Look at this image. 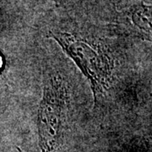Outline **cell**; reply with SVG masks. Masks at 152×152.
I'll list each match as a JSON object with an SVG mask.
<instances>
[{"instance_id": "obj_2", "label": "cell", "mask_w": 152, "mask_h": 152, "mask_svg": "<svg viewBox=\"0 0 152 152\" xmlns=\"http://www.w3.org/2000/svg\"><path fill=\"white\" fill-rule=\"evenodd\" d=\"M52 37L80 67L91 83L93 94H102L108 87L112 75V62L100 47L64 32L52 33Z\"/></svg>"}, {"instance_id": "obj_1", "label": "cell", "mask_w": 152, "mask_h": 152, "mask_svg": "<svg viewBox=\"0 0 152 152\" xmlns=\"http://www.w3.org/2000/svg\"><path fill=\"white\" fill-rule=\"evenodd\" d=\"M68 112V91L58 77L49 79L38 113L39 145L42 152H55L63 143Z\"/></svg>"}]
</instances>
